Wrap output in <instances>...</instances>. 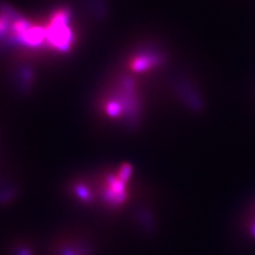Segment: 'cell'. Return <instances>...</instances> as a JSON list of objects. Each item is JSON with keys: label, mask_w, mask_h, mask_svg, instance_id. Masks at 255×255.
Segmentation results:
<instances>
[{"label": "cell", "mask_w": 255, "mask_h": 255, "mask_svg": "<svg viewBox=\"0 0 255 255\" xmlns=\"http://www.w3.org/2000/svg\"><path fill=\"white\" fill-rule=\"evenodd\" d=\"M244 228L247 235L255 239V205L249 211L246 221L244 222Z\"/></svg>", "instance_id": "277c9868"}, {"label": "cell", "mask_w": 255, "mask_h": 255, "mask_svg": "<svg viewBox=\"0 0 255 255\" xmlns=\"http://www.w3.org/2000/svg\"><path fill=\"white\" fill-rule=\"evenodd\" d=\"M67 192L74 201L85 207H95L98 204L97 193L92 178H76L68 183Z\"/></svg>", "instance_id": "3957f363"}, {"label": "cell", "mask_w": 255, "mask_h": 255, "mask_svg": "<svg viewBox=\"0 0 255 255\" xmlns=\"http://www.w3.org/2000/svg\"><path fill=\"white\" fill-rule=\"evenodd\" d=\"M132 168L123 164L117 168H105L92 177L97 193L98 204L105 211L117 214L124 209L133 198L129 188Z\"/></svg>", "instance_id": "6da1fadb"}, {"label": "cell", "mask_w": 255, "mask_h": 255, "mask_svg": "<svg viewBox=\"0 0 255 255\" xmlns=\"http://www.w3.org/2000/svg\"><path fill=\"white\" fill-rule=\"evenodd\" d=\"M96 243L84 234L68 233L58 237L52 248L53 255H94Z\"/></svg>", "instance_id": "7a4b0ae2"}]
</instances>
